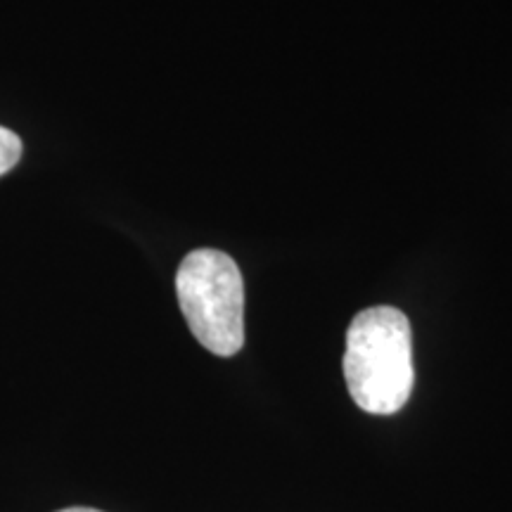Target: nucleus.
<instances>
[{"instance_id": "1", "label": "nucleus", "mask_w": 512, "mask_h": 512, "mask_svg": "<svg viewBox=\"0 0 512 512\" xmlns=\"http://www.w3.org/2000/svg\"><path fill=\"white\" fill-rule=\"evenodd\" d=\"M344 380L351 399L370 415H392L411 399V323L394 306H373L351 320L344 349Z\"/></svg>"}, {"instance_id": "2", "label": "nucleus", "mask_w": 512, "mask_h": 512, "mask_svg": "<svg viewBox=\"0 0 512 512\" xmlns=\"http://www.w3.org/2000/svg\"><path fill=\"white\" fill-rule=\"evenodd\" d=\"M178 304L197 342L216 356L245 344V283L238 264L219 249H195L176 273Z\"/></svg>"}, {"instance_id": "3", "label": "nucleus", "mask_w": 512, "mask_h": 512, "mask_svg": "<svg viewBox=\"0 0 512 512\" xmlns=\"http://www.w3.org/2000/svg\"><path fill=\"white\" fill-rule=\"evenodd\" d=\"M22 157V140L10 128L0 126V176L8 174Z\"/></svg>"}, {"instance_id": "4", "label": "nucleus", "mask_w": 512, "mask_h": 512, "mask_svg": "<svg viewBox=\"0 0 512 512\" xmlns=\"http://www.w3.org/2000/svg\"><path fill=\"white\" fill-rule=\"evenodd\" d=\"M57 512H102V510H95V508H64V510H57Z\"/></svg>"}]
</instances>
